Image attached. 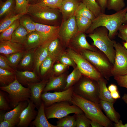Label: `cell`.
Masks as SVG:
<instances>
[{
	"instance_id": "d6986e66",
	"label": "cell",
	"mask_w": 127,
	"mask_h": 127,
	"mask_svg": "<svg viewBox=\"0 0 127 127\" xmlns=\"http://www.w3.org/2000/svg\"><path fill=\"white\" fill-rule=\"evenodd\" d=\"M16 77L18 82L23 86L40 82L38 76L34 72L28 71H19L15 72Z\"/></svg>"
},
{
	"instance_id": "db71d44e",
	"label": "cell",
	"mask_w": 127,
	"mask_h": 127,
	"mask_svg": "<svg viewBox=\"0 0 127 127\" xmlns=\"http://www.w3.org/2000/svg\"><path fill=\"white\" fill-rule=\"evenodd\" d=\"M100 7L103 13L106 8L107 0H96Z\"/></svg>"
},
{
	"instance_id": "e0dca14e",
	"label": "cell",
	"mask_w": 127,
	"mask_h": 127,
	"mask_svg": "<svg viewBox=\"0 0 127 127\" xmlns=\"http://www.w3.org/2000/svg\"><path fill=\"white\" fill-rule=\"evenodd\" d=\"M67 77L64 74L51 77L47 83L43 92L53 90H64Z\"/></svg>"
},
{
	"instance_id": "b9f144b4",
	"label": "cell",
	"mask_w": 127,
	"mask_h": 127,
	"mask_svg": "<svg viewBox=\"0 0 127 127\" xmlns=\"http://www.w3.org/2000/svg\"><path fill=\"white\" fill-rule=\"evenodd\" d=\"M34 52L32 51L24 53L20 62V66L25 68L32 65L34 62Z\"/></svg>"
},
{
	"instance_id": "ee69618b",
	"label": "cell",
	"mask_w": 127,
	"mask_h": 127,
	"mask_svg": "<svg viewBox=\"0 0 127 127\" xmlns=\"http://www.w3.org/2000/svg\"><path fill=\"white\" fill-rule=\"evenodd\" d=\"M53 62L52 59L49 56L42 62L40 67V73L42 76L45 75L51 67Z\"/></svg>"
},
{
	"instance_id": "680465c9",
	"label": "cell",
	"mask_w": 127,
	"mask_h": 127,
	"mask_svg": "<svg viewBox=\"0 0 127 127\" xmlns=\"http://www.w3.org/2000/svg\"><path fill=\"white\" fill-rule=\"evenodd\" d=\"M114 126L115 127H125L124 124L123 123L121 120H119L117 123H115Z\"/></svg>"
},
{
	"instance_id": "8d00e7d4",
	"label": "cell",
	"mask_w": 127,
	"mask_h": 127,
	"mask_svg": "<svg viewBox=\"0 0 127 127\" xmlns=\"http://www.w3.org/2000/svg\"><path fill=\"white\" fill-rule=\"evenodd\" d=\"M74 15L81 16L88 18L92 21L96 18L92 12L81 2L76 10Z\"/></svg>"
},
{
	"instance_id": "6da1fadb",
	"label": "cell",
	"mask_w": 127,
	"mask_h": 127,
	"mask_svg": "<svg viewBox=\"0 0 127 127\" xmlns=\"http://www.w3.org/2000/svg\"><path fill=\"white\" fill-rule=\"evenodd\" d=\"M127 12V6L112 14L102 13L92 21L91 25L85 33L89 34L96 28L103 27L108 30L110 38L112 39L121 26L125 23V16Z\"/></svg>"
},
{
	"instance_id": "816d5d0a",
	"label": "cell",
	"mask_w": 127,
	"mask_h": 127,
	"mask_svg": "<svg viewBox=\"0 0 127 127\" xmlns=\"http://www.w3.org/2000/svg\"><path fill=\"white\" fill-rule=\"evenodd\" d=\"M67 66L61 63H57L54 66V71L56 74H60L64 72Z\"/></svg>"
},
{
	"instance_id": "5bb4252c",
	"label": "cell",
	"mask_w": 127,
	"mask_h": 127,
	"mask_svg": "<svg viewBox=\"0 0 127 127\" xmlns=\"http://www.w3.org/2000/svg\"><path fill=\"white\" fill-rule=\"evenodd\" d=\"M28 106L23 110L17 126L20 127H28L35 118L38 113L35 108L36 106L30 99Z\"/></svg>"
},
{
	"instance_id": "d6a6232c",
	"label": "cell",
	"mask_w": 127,
	"mask_h": 127,
	"mask_svg": "<svg viewBox=\"0 0 127 127\" xmlns=\"http://www.w3.org/2000/svg\"><path fill=\"white\" fill-rule=\"evenodd\" d=\"M19 20L20 24L25 28L28 33L36 31V23L28 14L23 15Z\"/></svg>"
},
{
	"instance_id": "2e32d148",
	"label": "cell",
	"mask_w": 127,
	"mask_h": 127,
	"mask_svg": "<svg viewBox=\"0 0 127 127\" xmlns=\"http://www.w3.org/2000/svg\"><path fill=\"white\" fill-rule=\"evenodd\" d=\"M80 3L78 0H64L59 9L62 15V20H67L74 15Z\"/></svg>"
},
{
	"instance_id": "6f0895ef",
	"label": "cell",
	"mask_w": 127,
	"mask_h": 127,
	"mask_svg": "<svg viewBox=\"0 0 127 127\" xmlns=\"http://www.w3.org/2000/svg\"><path fill=\"white\" fill-rule=\"evenodd\" d=\"M111 93L112 97L115 99L116 100L117 99L120 98V96L118 90L111 92Z\"/></svg>"
},
{
	"instance_id": "ac0fdd59",
	"label": "cell",
	"mask_w": 127,
	"mask_h": 127,
	"mask_svg": "<svg viewBox=\"0 0 127 127\" xmlns=\"http://www.w3.org/2000/svg\"><path fill=\"white\" fill-rule=\"evenodd\" d=\"M85 33L78 32L71 39L69 43L79 51L82 49L93 51L96 50L95 48L90 45L87 41Z\"/></svg>"
},
{
	"instance_id": "836d02e7",
	"label": "cell",
	"mask_w": 127,
	"mask_h": 127,
	"mask_svg": "<svg viewBox=\"0 0 127 127\" xmlns=\"http://www.w3.org/2000/svg\"><path fill=\"white\" fill-rule=\"evenodd\" d=\"M20 25L19 19L17 20L10 26L0 33V41L11 40L13 32Z\"/></svg>"
},
{
	"instance_id": "7dc6e473",
	"label": "cell",
	"mask_w": 127,
	"mask_h": 127,
	"mask_svg": "<svg viewBox=\"0 0 127 127\" xmlns=\"http://www.w3.org/2000/svg\"><path fill=\"white\" fill-rule=\"evenodd\" d=\"M58 60L61 63L65 65L75 67V64L67 53L63 52L60 56Z\"/></svg>"
},
{
	"instance_id": "7bdbcfd3",
	"label": "cell",
	"mask_w": 127,
	"mask_h": 127,
	"mask_svg": "<svg viewBox=\"0 0 127 127\" xmlns=\"http://www.w3.org/2000/svg\"><path fill=\"white\" fill-rule=\"evenodd\" d=\"M24 53L23 51L5 56L10 65L13 67H16L20 62Z\"/></svg>"
},
{
	"instance_id": "8992f818",
	"label": "cell",
	"mask_w": 127,
	"mask_h": 127,
	"mask_svg": "<svg viewBox=\"0 0 127 127\" xmlns=\"http://www.w3.org/2000/svg\"><path fill=\"white\" fill-rule=\"evenodd\" d=\"M0 88L1 90L8 94V97L10 104L13 108L16 107L21 102L28 101L31 98L29 87H24L16 78L15 80L9 85L1 86Z\"/></svg>"
},
{
	"instance_id": "6125c7cd",
	"label": "cell",
	"mask_w": 127,
	"mask_h": 127,
	"mask_svg": "<svg viewBox=\"0 0 127 127\" xmlns=\"http://www.w3.org/2000/svg\"><path fill=\"white\" fill-rule=\"evenodd\" d=\"M123 46L127 50V42H124L123 43Z\"/></svg>"
},
{
	"instance_id": "f907efd6",
	"label": "cell",
	"mask_w": 127,
	"mask_h": 127,
	"mask_svg": "<svg viewBox=\"0 0 127 127\" xmlns=\"http://www.w3.org/2000/svg\"><path fill=\"white\" fill-rule=\"evenodd\" d=\"M118 31V36L123 40L127 42V24H122Z\"/></svg>"
},
{
	"instance_id": "ffe728a7",
	"label": "cell",
	"mask_w": 127,
	"mask_h": 127,
	"mask_svg": "<svg viewBox=\"0 0 127 127\" xmlns=\"http://www.w3.org/2000/svg\"><path fill=\"white\" fill-rule=\"evenodd\" d=\"M28 101L20 102L17 106L11 110L4 114V120L10 121L16 125L19 123L21 114L23 110L28 106Z\"/></svg>"
},
{
	"instance_id": "9a60e30c",
	"label": "cell",
	"mask_w": 127,
	"mask_h": 127,
	"mask_svg": "<svg viewBox=\"0 0 127 127\" xmlns=\"http://www.w3.org/2000/svg\"><path fill=\"white\" fill-rule=\"evenodd\" d=\"M48 81L44 80L40 82L30 84L28 87H29L30 91V99L35 104L38 110L42 102V95Z\"/></svg>"
},
{
	"instance_id": "f35d334b",
	"label": "cell",
	"mask_w": 127,
	"mask_h": 127,
	"mask_svg": "<svg viewBox=\"0 0 127 127\" xmlns=\"http://www.w3.org/2000/svg\"><path fill=\"white\" fill-rule=\"evenodd\" d=\"M29 4L28 0H15V13L23 15L27 14Z\"/></svg>"
},
{
	"instance_id": "e575fe53",
	"label": "cell",
	"mask_w": 127,
	"mask_h": 127,
	"mask_svg": "<svg viewBox=\"0 0 127 127\" xmlns=\"http://www.w3.org/2000/svg\"><path fill=\"white\" fill-rule=\"evenodd\" d=\"M75 16L78 32H85L91 25L92 20L81 16L77 15Z\"/></svg>"
},
{
	"instance_id": "277c9868",
	"label": "cell",
	"mask_w": 127,
	"mask_h": 127,
	"mask_svg": "<svg viewBox=\"0 0 127 127\" xmlns=\"http://www.w3.org/2000/svg\"><path fill=\"white\" fill-rule=\"evenodd\" d=\"M108 33V30L105 27H100L89 34L88 36L93 40V45L103 53L113 65L115 54L114 47L115 41L110 38Z\"/></svg>"
},
{
	"instance_id": "cb8c5ba5",
	"label": "cell",
	"mask_w": 127,
	"mask_h": 127,
	"mask_svg": "<svg viewBox=\"0 0 127 127\" xmlns=\"http://www.w3.org/2000/svg\"><path fill=\"white\" fill-rule=\"evenodd\" d=\"M48 45L38 47L34 52V62L35 68L39 73H40V67L41 63L49 56L48 49Z\"/></svg>"
},
{
	"instance_id": "c3c4849f",
	"label": "cell",
	"mask_w": 127,
	"mask_h": 127,
	"mask_svg": "<svg viewBox=\"0 0 127 127\" xmlns=\"http://www.w3.org/2000/svg\"><path fill=\"white\" fill-rule=\"evenodd\" d=\"M0 68L12 72L16 71L10 65L6 56L1 55H0Z\"/></svg>"
},
{
	"instance_id": "9c48e42d",
	"label": "cell",
	"mask_w": 127,
	"mask_h": 127,
	"mask_svg": "<svg viewBox=\"0 0 127 127\" xmlns=\"http://www.w3.org/2000/svg\"><path fill=\"white\" fill-rule=\"evenodd\" d=\"M70 103L67 101H63L45 107V112L47 119H59L70 114L83 113L79 107L74 104L71 105Z\"/></svg>"
},
{
	"instance_id": "83f0119b",
	"label": "cell",
	"mask_w": 127,
	"mask_h": 127,
	"mask_svg": "<svg viewBox=\"0 0 127 127\" xmlns=\"http://www.w3.org/2000/svg\"><path fill=\"white\" fill-rule=\"evenodd\" d=\"M28 33L25 28L20 24L13 32L11 40L24 46Z\"/></svg>"
},
{
	"instance_id": "ba28073f",
	"label": "cell",
	"mask_w": 127,
	"mask_h": 127,
	"mask_svg": "<svg viewBox=\"0 0 127 127\" xmlns=\"http://www.w3.org/2000/svg\"><path fill=\"white\" fill-rule=\"evenodd\" d=\"M67 53L76 65L83 75L97 81L103 77L98 70L80 53L71 48L68 49Z\"/></svg>"
},
{
	"instance_id": "e7e4bbea",
	"label": "cell",
	"mask_w": 127,
	"mask_h": 127,
	"mask_svg": "<svg viewBox=\"0 0 127 127\" xmlns=\"http://www.w3.org/2000/svg\"><path fill=\"white\" fill-rule=\"evenodd\" d=\"M125 127H127V123L124 124Z\"/></svg>"
},
{
	"instance_id": "60d3db41",
	"label": "cell",
	"mask_w": 127,
	"mask_h": 127,
	"mask_svg": "<svg viewBox=\"0 0 127 127\" xmlns=\"http://www.w3.org/2000/svg\"><path fill=\"white\" fill-rule=\"evenodd\" d=\"M124 0H107L106 8L108 10H113L116 12L125 8Z\"/></svg>"
},
{
	"instance_id": "ab89813d",
	"label": "cell",
	"mask_w": 127,
	"mask_h": 127,
	"mask_svg": "<svg viewBox=\"0 0 127 127\" xmlns=\"http://www.w3.org/2000/svg\"><path fill=\"white\" fill-rule=\"evenodd\" d=\"M83 113L74 114L76 123V127H91V120L88 118Z\"/></svg>"
},
{
	"instance_id": "681fc988",
	"label": "cell",
	"mask_w": 127,
	"mask_h": 127,
	"mask_svg": "<svg viewBox=\"0 0 127 127\" xmlns=\"http://www.w3.org/2000/svg\"><path fill=\"white\" fill-rule=\"evenodd\" d=\"M114 76L115 79L120 86L127 88V74Z\"/></svg>"
},
{
	"instance_id": "4fadbf2b",
	"label": "cell",
	"mask_w": 127,
	"mask_h": 127,
	"mask_svg": "<svg viewBox=\"0 0 127 127\" xmlns=\"http://www.w3.org/2000/svg\"><path fill=\"white\" fill-rule=\"evenodd\" d=\"M73 92V86L61 91L53 93L45 92L41 95V99L45 107L54 103L67 101L71 103L72 96Z\"/></svg>"
},
{
	"instance_id": "8fae6325",
	"label": "cell",
	"mask_w": 127,
	"mask_h": 127,
	"mask_svg": "<svg viewBox=\"0 0 127 127\" xmlns=\"http://www.w3.org/2000/svg\"><path fill=\"white\" fill-rule=\"evenodd\" d=\"M59 26L36 23V30L40 38L39 46L49 45L52 40L59 38Z\"/></svg>"
},
{
	"instance_id": "be15d7a7",
	"label": "cell",
	"mask_w": 127,
	"mask_h": 127,
	"mask_svg": "<svg viewBox=\"0 0 127 127\" xmlns=\"http://www.w3.org/2000/svg\"><path fill=\"white\" fill-rule=\"evenodd\" d=\"M124 24H127V12L125 16V22Z\"/></svg>"
},
{
	"instance_id": "7402d4cb",
	"label": "cell",
	"mask_w": 127,
	"mask_h": 127,
	"mask_svg": "<svg viewBox=\"0 0 127 127\" xmlns=\"http://www.w3.org/2000/svg\"><path fill=\"white\" fill-rule=\"evenodd\" d=\"M45 106L42 101L39 108L38 109L37 115L31 124L36 127H57L56 125H54L50 123L48 120L45 115Z\"/></svg>"
},
{
	"instance_id": "94428289",
	"label": "cell",
	"mask_w": 127,
	"mask_h": 127,
	"mask_svg": "<svg viewBox=\"0 0 127 127\" xmlns=\"http://www.w3.org/2000/svg\"><path fill=\"white\" fill-rule=\"evenodd\" d=\"M38 0H28L29 4H33L36 3Z\"/></svg>"
},
{
	"instance_id": "30bf717a",
	"label": "cell",
	"mask_w": 127,
	"mask_h": 127,
	"mask_svg": "<svg viewBox=\"0 0 127 127\" xmlns=\"http://www.w3.org/2000/svg\"><path fill=\"white\" fill-rule=\"evenodd\" d=\"M114 62L111 71L112 76L127 74V50L121 44L115 41Z\"/></svg>"
},
{
	"instance_id": "91938a15",
	"label": "cell",
	"mask_w": 127,
	"mask_h": 127,
	"mask_svg": "<svg viewBox=\"0 0 127 127\" xmlns=\"http://www.w3.org/2000/svg\"><path fill=\"white\" fill-rule=\"evenodd\" d=\"M122 99L127 104V94H124Z\"/></svg>"
},
{
	"instance_id": "1f68e13d",
	"label": "cell",
	"mask_w": 127,
	"mask_h": 127,
	"mask_svg": "<svg viewBox=\"0 0 127 127\" xmlns=\"http://www.w3.org/2000/svg\"><path fill=\"white\" fill-rule=\"evenodd\" d=\"M20 14L13 13L7 15L0 20V33H1L12 25L16 20L19 19L23 16Z\"/></svg>"
},
{
	"instance_id": "603a6c76",
	"label": "cell",
	"mask_w": 127,
	"mask_h": 127,
	"mask_svg": "<svg viewBox=\"0 0 127 127\" xmlns=\"http://www.w3.org/2000/svg\"><path fill=\"white\" fill-rule=\"evenodd\" d=\"M114 103L100 100L99 104L105 113L107 117L112 122L117 123L119 120L120 115L115 109Z\"/></svg>"
},
{
	"instance_id": "f1b7e54d",
	"label": "cell",
	"mask_w": 127,
	"mask_h": 127,
	"mask_svg": "<svg viewBox=\"0 0 127 127\" xmlns=\"http://www.w3.org/2000/svg\"><path fill=\"white\" fill-rule=\"evenodd\" d=\"M15 0H7L1 2L0 5V18L15 13Z\"/></svg>"
},
{
	"instance_id": "44dd1931",
	"label": "cell",
	"mask_w": 127,
	"mask_h": 127,
	"mask_svg": "<svg viewBox=\"0 0 127 127\" xmlns=\"http://www.w3.org/2000/svg\"><path fill=\"white\" fill-rule=\"evenodd\" d=\"M24 48L23 45L11 40L0 41V53L4 55L24 51Z\"/></svg>"
},
{
	"instance_id": "4316f807",
	"label": "cell",
	"mask_w": 127,
	"mask_h": 127,
	"mask_svg": "<svg viewBox=\"0 0 127 127\" xmlns=\"http://www.w3.org/2000/svg\"><path fill=\"white\" fill-rule=\"evenodd\" d=\"M40 42L39 35L36 31L28 33L24 45V48L27 50L37 48Z\"/></svg>"
},
{
	"instance_id": "7a4b0ae2",
	"label": "cell",
	"mask_w": 127,
	"mask_h": 127,
	"mask_svg": "<svg viewBox=\"0 0 127 127\" xmlns=\"http://www.w3.org/2000/svg\"><path fill=\"white\" fill-rule=\"evenodd\" d=\"M71 103L80 108L91 120L96 121L104 127L113 126L112 121L103 113L99 104L83 98L74 92Z\"/></svg>"
},
{
	"instance_id": "d590c367",
	"label": "cell",
	"mask_w": 127,
	"mask_h": 127,
	"mask_svg": "<svg viewBox=\"0 0 127 127\" xmlns=\"http://www.w3.org/2000/svg\"><path fill=\"white\" fill-rule=\"evenodd\" d=\"M93 14L96 17L103 13L101 8L96 0H80Z\"/></svg>"
},
{
	"instance_id": "bcb514c9",
	"label": "cell",
	"mask_w": 127,
	"mask_h": 127,
	"mask_svg": "<svg viewBox=\"0 0 127 127\" xmlns=\"http://www.w3.org/2000/svg\"><path fill=\"white\" fill-rule=\"evenodd\" d=\"M1 91H0V110L1 111L8 110L11 109L10 102L8 97Z\"/></svg>"
},
{
	"instance_id": "7c38bea8",
	"label": "cell",
	"mask_w": 127,
	"mask_h": 127,
	"mask_svg": "<svg viewBox=\"0 0 127 127\" xmlns=\"http://www.w3.org/2000/svg\"><path fill=\"white\" fill-rule=\"evenodd\" d=\"M78 32L75 15L67 20H62L59 26V38L63 42L67 44H69Z\"/></svg>"
},
{
	"instance_id": "4dcf8cb0",
	"label": "cell",
	"mask_w": 127,
	"mask_h": 127,
	"mask_svg": "<svg viewBox=\"0 0 127 127\" xmlns=\"http://www.w3.org/2000/svg\"><path fill=\"white\" fill-rule=\"evenodd\" d=\"M82 75L78 67H75L72 72L67 76L64 90L73 87L79 81Z\"/></svg>"
},
{
	"instance_id": "f6af8a7d",
	"label": "cell",
	"mask_w": 127,
	"mask_h": 127,
	"mask_svg": "<svg viewBox=\"0 0 127 127\" xmlns=\"http://www.w3.org/2000/svg\"><path fill=\"white\" fill-rule=\"evenodd\" d=\"M64 0H38L36 3L51 8L59 9Z\"/></svg>"
},
{
	"instance_id": "f5cc1de1",
	"label": "cell",
	"mask_w": 127,
	"mask_h": 127,
	"mask_svg": "<svg viewBox=\"0 0 127 127\" xmlns=\"http://www.w3.org/2000/svg\"><path fill=\"white\" fill-rule=\"evenodd\" d=\"M16 124L13 122L8 120H4L0 122V127H13Z\"/></svg>"
},
{
	"instance_id": "5b68a950",
	"label": "cell",
	"mask_w": 127,
	"mask_h": 127,
	"mask_svg": "<svg viewBox=\"0 0 127 127\" xmlns=\"http://www.w3.org/2000/svg\"><path fill=\"white\" fill-rule=\"evenodd\" d=\"M80 53L91 63L106 80H109L112 76L111 73L113 65L103 53L96 50L86 49L79 51Z\"/></svg>"
},
{
	"instance_id": "3957f363",
	"label": "cell",
	"mask_w": 127,
	"mask_h": 127,
	"mask_svg": "<svg viewBox=\"0 0 127 127\" xmlns=\"http://www.w3.org/2000/svg\"><path fill=\"white\" fill-rule=\"evenodd\" d=\"M27 14L36 23L55 26H60L62 16L59 9L36 3L28 4Z\"/></svg>"
},
{
	"instance_id": "52a82bcc",
	"label": "cell",
	"mask_w": 127,
	"mask_h": 127,
	"mask_svg": "<svg viewBox=\"0 0 127 127\" xmlns=\"http://www.w3.org/2000/svg\"><path fill=\"white\" fill-rule=\"evenodd\" d=\"M73 87V92L85 99L99 104V87L97 81L84 76Z\"/></svg>"
},
{
	"instance_id": "11a10c76",
	"label": "cell",
	"mask_w": 127,
	"mask_h": 127,
	"mask_svg": "<svg viewBox=\"0 0 127 127\" xmlns=\"http://www.w3.org/2000/svg\"><path fill=\"white\" fill-rule=\"evenodd\" d=\"M108 88L110 92L118 90L117 86L115 84H111L110 85Z\"/></svg>"
},
{
	"instance_id": "484cf974",
	"label": "cell",
	"mask_w": 127,
	"mask_h": 127,
	"mask_svg": "<svg viewBox=\"0 0 127 127\" xmlns=\"http://www.w3.org/2000/svg\"><path fill=\"white\" fill-rule=\"evenodd\" d=\"M49 56L53 62L57 60L62 53V48L59 38L52 41L48 47Z\"/></svg>"
},
{
	"instance_id": "74e56055",
	"label": "cell",
	"mask_w": 127,
	"mask_h": 127,
	"mask_svg": "<svg viewBox=\"0 0 127 127\" xmlns=\"http://www.w3.org/2000/svg\"><path fill=\"white\" fill-rule=\"evenodd\" d=\"M56 122L57 127H75L76 123L74 115H67L58 119Z\"/></svg>"
},
{
	"instance_id": "9f6ffc18",
	"label": "cell",
	"mask_w": 127,
	"mask_h": 127,
	"mask_svg": "<svg viewBox=\"0 0 127 127\" xmlns=\"http://www.w3.org/2000/svg\"><path fill=\"white\" fill-rule=\"evenodd\" d=\"M91 126L92 127H103L102 125L96 121L91 120Z\"/></svg>"
},
{
	"instance_id": "d4e9b609",
	"label": "cell",
	"mask_w": 127,
	"mask_h": 127,
	"mask_svg": "<svg viewBox=\"0 0 127 127\" xmlns=\"http://www.w3.org/2000/svg\"><path fill=\"white\" fill-rule=\"evenodd\" d=\"M99 87V97L100 100L114 103L116 100L113 99L107 87V81L103 77L97 81Z\"/></svg>"
},
{
	"instance_id": "f546056e",
	"label": "cell",
	"mask_w": 127,
	"mask_h": 127,
	"mask_svg": "<svg viewBox=\"0 0 127 127\" xmlns=\"http://www.w3.org/2000/svg\"><path fill=\"white\" fill-rule=\"evenodd\" d=\"M16 78L15 72L0 68V83L1 86L9 85L15 80Z\"/></svg>"
}]
</instances>
